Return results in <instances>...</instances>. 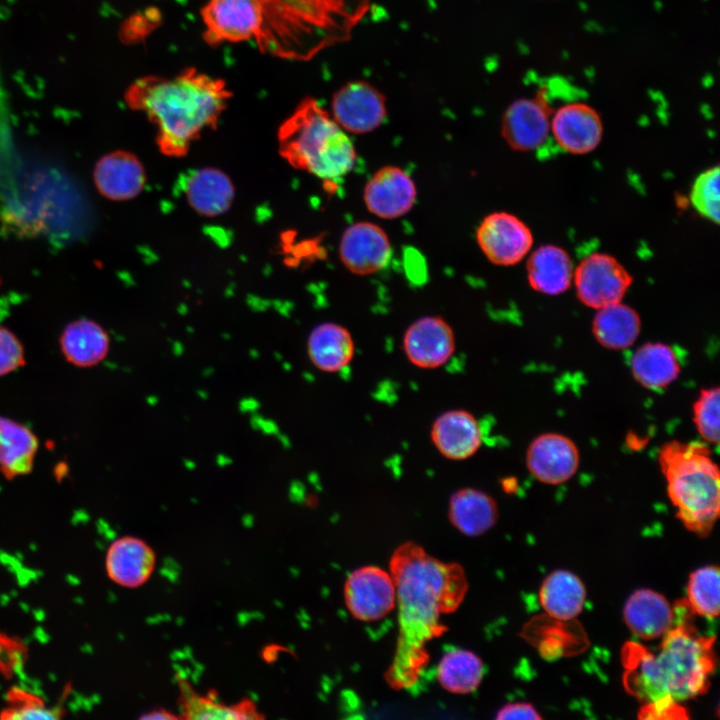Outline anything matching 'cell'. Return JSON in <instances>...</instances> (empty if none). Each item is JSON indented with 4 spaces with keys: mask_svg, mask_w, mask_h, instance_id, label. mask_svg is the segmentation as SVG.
I'll use <instances>...</instances> for the list:
<instances>
[{
    "mask_svg": "<svg viewBox=\"0 0 720 720\" xmlns=\"http://www.w3.org/2000/svg\"><path fill=\"white\" fill-rule=\"evenodd\" d=\"M393 577L399 608L400 639L393 666V682L407 685L424 662L422 645L442 632L440 616L451 613L468 589L464 569L429 555L420 545L407 542L392 554Z\"/></svg>",
    "mask_w": 720,
    "mask_h": 720,
    "instance_id": "cell-1",
    "label": "cell"
},
{
    "mask_svg": "<svg viewBox=\"0 0 720 720\" xmlns=\"http://www.w3.org/2000/svg\"><path fill=\"white\" fill-rule=\"evenodd\" d=\"M125 98L156 126L160 151L181 157L204 131L216 127L231 91L223 79L190 67L172 76L137 79Z\"/></svg>",
    "mask_w": 720,
    "mask_h": 720,
    "instance_id": "cell-2",
    "label": "cell"
},
{
    "mask_svg": "<svg viewBox=\"0 0 720 720\" xmlns=\"http://www.w3.org/2000/svg\"><path fill=\"white\" fill-rule=\"evenodd\" d=\"M655 651L628 643L623 658L626 690L643 702L671 698L677 702L704 694L715 661L713 637L700 636L689 623L679 622Z\"/></svg>",
    "mask_w": 720,
    "mask_h": 720,
    "instance_id": "cell-3",
    "label": "cell"
},
{
    "mask_svg": "<svg viewBox=\"0 0 720 720\" xmlns=\"http://www.w3.org/2000/svg\"><path fill=\"white\" fill-rule=\"evenodd\" d=\"M668 497L683 525L708 536L719 516L720 471L706 443L670 440L658 453Z\"/></svg>",
    "mask_w": 720,
    "mask_h": 720,
    "instance_id": "cell-4",
    "label": "cell"
},
{
    "mask_svg": "<svg viewBox=\"0 0 720 720\" xmlns=\"http://www.w3.org/2000/svg\"><path fill=\"white\" fill-rule=\"evenodd\" d=\"M278 144L292 167L327 181L348 174L357 160L347 132L313 98L303 99L282 122Z\"/></svg>",
    "mask_w": 720,
    "mask_h": 720,
    "instance_id": "cell-5",
    "label": "cell"
},
{
    "mask_svg": "<svg viewBox=\"0 0 720 720\" xmlns=\"http://www.w3.org/2000/svg\"><path fill=\"white\" fill-rule=\"evenodd\" d=\"M259 48L274 56L306 58L337 39L344 17L341 0H261Z\"/></svg>",
    "mask_w": 720,
    "mask_h": 720,
    "instance_id": "cell-6",
    "label": "cell"
},
{
    "mask_svg": "<svg viewBox=\"0 0 720 720\" xmlns=\"http://www.w3.org/2000/svg\"><path fill=\"white\" fill-rule=\"evenodd\" d=\"M200 13L203 38L213 46L256 40L263 26L261 0H208Z\"/></svg>",
    "mask_w": 720,
    "mask_h": 720,
    "instance_id": "cell-7",
    "label": "cell"
},
{
    "mask_svg": "<svg viewBox=\"0 0 720 720\" xmlns=\"http://www.w3.org/2000/svg\"><path fill=\"white\" fill-rule=\"evenodd\" d=\"M573 281L580 302L597 310L621 302L633 279L616 258L597 252L578 264Z\"/></svg>",
    "mask_w": 720,
    "mask_h": 720,
    "instance_id": "cell-8",
    "label": "cell"
},
{
    "mask_svg": "<svg viewBox=\"0 0 720 720\" xmlns=\"http://www.w3.org/2000/svg\"><path fill=\"white\" fill-rule=\"evenodd\" d=\"M344 601L348 611L359 621L373 622L384 618L397 603L391 573L372 565L355 569L345 581Z\"/></svg>",
    "mask_w": 720,
    "mask_h": 720,
    "instance_id": "cell-9",
    "label": "cell"
},
{
    "mask_svg": "<svg viewBox=\"0 0 720 720\" xmlns=\"http://www.w3.org/2000/svg\"><path fill=\"white\" fill-rule=\"evenodd\" d=\"M552 113L548 90L541 87L534 96L519 98L506 108L501 121V135L515 151L535 150L549 136Z\"/></svg>",
    "mask_w": 720,
    "mask_h": 720,
    "instance_id": "cell-10",
    "label": "cell"
},
{
    "mask_svg": "<svg viewBox=\"0 0 720 720\" xmlns=\"http://www.w3.org/2000/svg\"><path fill=\"white\" fill-rule=\"evenodd\" d=\"M476 241L491 263L512 266L528 255L533 246V235L520 218L498 211L483 218L476 230Z\"/></svg>",
    "mask_w": 720,
    "mask_h": 720,
    "instance_id": "cell-11",
    "label": "cell"
},
{
    "mask_svg": "<svg viewBox=\"0 0 720 720\" xmlns=\"http://www.w3.org/2000/svg\"><path fill=\"white\" fill-rule=\"evenodd\" d=\"M331 116L346 132L365 134L377 129L387 117L383 94L365 81L348 82L332 98Z\"/></svg>",
    "mask_w": 720,
    "mask_h": 720,
    "instance_id": "cell-12",
    "label": "cell"
},
{
    "mask_svg": "<svg viewBox=\"0 0 720 720\" xmlns=\"http://www.w3.org/2000/svg\"><path fill=\"white\" fill-rule=\"evenodd\" d=\"M339 256L351 273L370 275L382 270L390 261L392 246L386 232L378 225L360 221L348 226L339 243Z\"/></svg>",
    "mask_w": 720,
    "mask_h": 720,
    "instance_id": "cell-13",
    "label": "cell"
},
{
    "mask_svg": "<svg viewBox=\"0 0 720 720\" xmlns=\"http://www.w3.org/2000/svg\"><path fill=\"white\" fill-rule=\"evenodd\" d=\"M580 454L576 444L559 433H543L534 438L526 452V466L538 481L558 485L577 472Z\"/></svg>",
    "mask_w": 720,
    "mask_h": 720,
    "instance_id": "cell-14",
    "label": "cell"
},
{
    "mask_svg": "<svg viewBox=\"0 0 720 720\" xmlns=\"http://www.w3.org/2000/svg\"><path fill=\"white\" fill-rule=\"evenodd\" d=\"M603 130L600 114L587 103L570 102L553 110L550 132L559 147L568 153L592 152L600 144Z\"/></svg>",
    "mask_w": 720,
    "mask_h": 720,
    "instance_id": "cell-15",
    "label": "cell"
},
{
    "mask_svg": "<svg viewBox=\"0 0 720 720\" xmlns=\"http://www.w3.org/2000/svg\"><path fill=\"white\" fill-rule=\"evenodd\" d=\"M403 350L416 367L435 369L444 365L455 350L452 327L439 316H424L409 325L403 335Z\"/></svg>",
    "mask_w": 720,
    "mask_h": 720,
    "instance_id": "cell-16",
    "label": "cell"
},
{
    "mask_svg": "<svg viewBox=\"0 0 720 720\" xmlns=\"http://www.w3.org/2000/svg\"><path fill=\"white\" fill-rule=\"evenodd\" d=\"M417 190L402 168L384 166L367 181L363 199L368 211L382 219H396L414 206Z\"/></svg>",
    "mask_w": 720,
    "mask_h": 720,
    "instance_id": "cell-17",
    "label": "cell"
},
{
    "mask_svg": "<svg viewBox=\"0 0 720 720\" xmlns=\"http://www.w3.org/2000/svg\"><path fill=\"white\" fill-rule=\"evenodd\" d=\"M430 435L438 452L454 461L472 457L482 443L478 420L463 409H452L440 414L432 424Z\"/></svg>",
    "mask_w": 720,
    "mask_h": 720,
    "instance_id": "cell-18",
    "label": "cell"
},
{
    "mask_svg": "<svg viewBox=\"0 0 720 720\" xmlns=\"http://www.w3.org/2000/svg\"><path fill=\"white\" fill-rule=\"evenodd\" d=\"M97 190L105 198L124 201L140 194L146 174L140 160L132 153L115 151L103 156L94 169Z\"/></svg>",
    "mask_w": 720,
    "mask_h": 720,
    "instance_id": "cell-19",
    "label": "cell"
},
{
    "mask_svg": "<svg viewBox=\"0 0 720 720\" xmlns=\"http://www.w3.org/2000/svg\"><path fill=\"white\" fill-rule=\"evenodd\" d=\"M155 561V553L146 542L133 536H124L109 546L105 567L108 577L114 583L136 588L150 578Z\"/></svg>",
    "mask_w": 720,
    "mask_h": 720,
    "instance_id": "cell-20",
    "label": "cell"
},
{
    "mask_svg": "<svg viewBox=\"0 0 720 720\" xmlns=\"http://www.w3.org/2000/svg\"><path fill=\"white\" fill-rule=\"evenodd\" d=\"M623 615L632 633L644 640L663 637L675 623V613L668 600L651 589L632 593L624 605Z\"/></svg>",
    "mask_w": 720,
    "mask_h": 720,
    "instance_id": "cell-21",
    "label": "cell"
},
{
    "mask_svg": "<svg viewBox=\"0 0 720 720\" xmlns=\"http://www.w3.org/2000/svg\"><path fill=\"white\" fill-rule=\"evenodd\" d=\"M183 189L190 206L206 217L224 214L231 207L235 194L231 179L212 167L191 171L185 177Z\"/></svg>",
    "mask_w": 720,
    "mask_h": 720,
    "instance_id": "cell-22",
    "label": "cell"
},
{
    "mask_svg": "<svg viewBox=\"0 0 720 720\" xmlns=\"http://www.w3.org/2000/svg\"><path fill=\"white\" fill-rule=\"evenodd\" d=\"M448 518L463 535L480 536L497 522V503L482 490L471 487L461 488L449 499Z\"/></svg>",
    "mask_w": 720,
    "mask_h": 720,
    "instance_id": "cell-23",
    "label": "cell"
},
{
    "mask_svg": "<svg viewBox=\"0 0 720 720\" xmlns=\"http://www.w3.org/2000/svg\"><path fill=\"white\" fill-rule=\"evenodd\" d=\"M531 288L539 293L555 296L570 288L574 268L569 254L556 245H543L533 251L526 265Z\"/></svg>",
    "mask_w": 720,
    "mask_h": 720,
    "instance_id": "cell-24",
    "label": "cell"
},
{
    "mask_svg": "<svg viewBox=\"0 0 720 720\" xmlns=\"http://www.w3.org/2000/svg\"><path fill=\"white\" fill-rule=\"evenodd\" d=\"M59 343L65 359L80 368L99 364L107 356L110 347L107 332L89 319L70 322L62 331Z\"/></svg>",
    "mask_w": 720,
    "mask_h": 720,
    "instance_id": "cell-25",
    "label": "cell"
},
{
    "mask_svg": "<svg viewBox=\"0 0 720 720\" xmlns=\"http://www.w3.org/2000/svg\"><path fill=\"white\" fill-rule=\"evenodd\" d=\"M307 351L315 367L333 373L350 364L355 344L347 328L334 322H324L314 327L309 334Z\"/></svg>",
    "mask_w": 720,
    "mask_h": 720,
    "instance_id": "cell-26",
    "label": "cell"
},
{
    "mask_svg": "<svg viewBox=\"0 0 720 720\" xmlns=\"http://www.w3.org/2000/svg\"><path fill=\"white\" fill-rule=\"evenodd\" d=\"M39 441L27 426L0 416V472L8 480L32 471Z\"/></svg>",
    "mask_w": 720,
    "mask_h": 720,
    "instance_id": "cell-27",
    "label": "cell"
},
{
    "mask_svg": "<svg viewBox=\"0 0 720 720\" xmlns=\"http://www.w3.org/2000/svg\"><path fill=\"white\" fill-rule=\"evenodd\" d=\"M633 378L646 389L659 390L672 384L680 374V364L673 349L661 342L640 346L630 359Z\"/></svg>",
    "mask_w": 720,
    "mask_h": 720,
    "instance_id": "cell-28",
    "label": "cell"
},
{
    "mask_svg": "<svg viewBox=\"0 0 720 720\" xmlns=\"http://www.w3.org/2000/svg\"><path fill=\"white\" fill-rule=\"evenodd\" d=\"M586 589L580 578L567 570H555L543 581L539 600L544 611L551 617L568 621L583 610Z\"/></svg>",
    "mask_w": 720,
    "mask_h": 720,
    "instance_id": "cell-29",
    "label": "cell"
},
{
    "mask_svg": "<svg viewBox=\"0 0 720 720\" xmlns=\"http://www.w3.org/2000/svg\"><path fill=\"white\" fill-rule=\"evenodd\" d=\"M641 319L636 310L614 303L597 309L592 322V332L597 342L610 350H624L637 340Z\"/></svg>",
    "mask_w": 720,
    "mask_h": 720,
    "instance_id": "cell-30",
    "label": "cell"
},
{
    "mask_svg": "<svg viewBox=\"0 0 720 720\" xmlns=\"http://www.w3.org/2000/svg\"><path fill=\"white\" fill-rule=\"evenodd\" d=\"M484 675L481 658L467 649H450L440 659L436 677L446 691L465 695L474 692Z\"/></svg>",
    "mask_w": 720,
    "mask_h": 720,
    "instance_id": "cell-31",
    "label": "cell"
},
{
    "mask_svg": "<svg viewBox=\"0 0 720 720\" xmlns=\"http://www.w3.org/2000/svg\"><path fill=\"white\" fill-rule=\"evenodd\" d=\"M720 576L716 566L701 567L690 574L687 585L689 607L698 615L716 618L720 610Z\"/></svg>",
    "mask_w": 720,
    "mask_h": 720,
    "instance_id": "cell-32",
    "label": "cell"
},
{
    "mask_svg": "<svg viewBox=\"0 0 720 720\" xmlns=\"http://www.w3.org/2000/svg\"><path fill=\"white\" fill-rule=\"evenodd\" d=\"M717 386L702 389L693 403L692 419L697 432L706 444H719V402Z\"/></svg>",
    "mask_w": 720,
    "mask_h": 720,
    "instance_id": "cell-33",
    "label": "cell"
},
{
    "mask_svg": "<svg viewBox=\"0 0 720 720\" xmlns=\"http://www.w3.org/2000/svg\"><path fill=\"white\" fill-rule=\"evenodd\" d=\"M719 167H711L697 176L690 193V201L703 217L719 223Z\"/></svg>",
    "mask_w": 720,
    "mask_h": 720,
    "instance_id": "cell-34",
    "label": "cell"
},
{
    "mask_svg": "<svg viewBox=\"0 0 720 720\" xmlns=\"http://www.w3.org/2000/svg\"><path fill=\"white\" fill-rule=\"evenodd\" d=\"M7 707L1 711L2 719H55L60 711L47 708L41 697L16 687L7 695Z\"/></svg>",
    "mask_w": 720,
    "mask_h": 720,
    "instance_id": "cell-35",
    "label": "cell"
},
{
    "mask_svg": "<svg viewBox=\"0 0 720 720\" xmlns=\"http://www.w3.org/2000/svg\"><path fill=\"white\" fill-rule=\"evenodd\" d=\"M27 649L21 640L0 632V675L11 677L21 670Z\"/></svg>",
    "mask_w": 720,
    "mask_h": 720,
    "instance_id": "cell-36",
    "label": "cell"
},
{
    "mask_svg": "<svg viewBox=\"0 0 720 720\" xmlns=\"http://www.w3.org/2000/svg\"><path fill=\"white\" fill-rule=\"evenodd\" d=\"M25 365L21 341L9 329L0 327V377Z\"/></svg>",
    "mask_w": 720,
    "mask_h": 720,
    "instance_id": "cell-37",
    "label": "cell"
},
{
    "mask_svg": "<svg viewBox=\"0 0 720 720\" xmlns=\"http://www.w3.org/2000/svg\"><path fill=\"white\" fill-rule=\"evenodd\" d=\"M639 718L642 719H679L687 718L686 710L671 698H659L645 703Z\"/></svg>",
    "mask_w": 720,
    "mask_h": 720,
    "instance_id": "cell-38",
    "label": "cell"
},
{
    "mask_svg": "<svg viewBox=\"0 0 720 720\" xmlns=\"http://www.w3.org/2000/svg\"><path fill=\"white\" fill-rule=\"evenodd\" d=\"M195 718H228V719H243L249 718L250 716L245 714L246 710L227 708L223 706H217L213 703L200 702L195 708L191 710Z\"/></svg>",
    "mask_w": 720,
    "mask_h": 720,
    "instance_id": "cell-39",
    "label": "cell"
},
{
    "mask_svg": "<svg viewBox=\"0 0 720 720\" xmlns=\"http://www.w3.org/2000/svg\"><path fill=\"white\" fill-rule=\"evenodd\" d=\"M495 718L498 720H540L542 717L532 704L527 702H513L499 709Z\"/></svg>",
    "mask_w": 720,
    "mask_h": 720,
    "instance_id": "cell-40",
    "label": "cell"
},
{
    "mask_svg": "<svg viewBox=\"0 0 720 720\" xmlns=\"http://www.w3.org/2000/svg\"><path fill=\"white\" fill-rule=\"evenodd\" d=\"M143 719H173L175 718L174 715H171L163 710L153 711L152 713H149L147 715H144L142 717Z\"/></svg>",
    "mask_w": 720,
    "mask_h": 720,
    "instance_id": "cell-41",
    "label": "cell"
}]
</instances>
